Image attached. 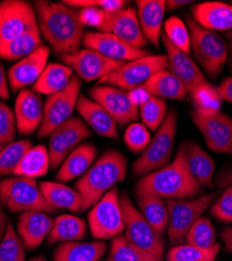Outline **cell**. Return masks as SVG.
I'll use <instances>...</instances> for the list:
<instances>
[{
	"label": "cell",
	"mask_w": 232,
	"mask_h": 261,
	"mask_svg": "<svg viewBox=\"0 0 232 261\" xmlns=\"http://www.w3.org/2000/svg\"><path fill=\"white\" fill-rule=\"evenodd\" d=\"M34 4L40 33L53 50L59 57L80 50L85 25L80 18L79 10L47 0H38Z\"/></svg>",
	"instance_id": "obj_1"
},
{
	"label": "cell",
	"mask_w": 232,
	"mask_h": 261,
	"mask_svg": "<svg viewBox=\"0 0 232 261\" xmlns=\"http://www.w3.org/2000/svg\"><path fill=\"white\" fill-rule=\"evenodd\" d=\"M126 171L128 162L120 151L110 149L102 154L75 183V190L82 197V212L92 208L118 182H122Z\"/></svg>",
	"instance_id": "obj_2"
},
{
	"label": "cell",
	"mask_w": 232,
	"mask_h": 261,
	"mask_svg": "<svg viewBox=\"0 0 232 261\" xmlns=\"http://www.w3.org/2000/svg\"><path fill=\"white\" fill-rule=\"evenodd\" d=\"M135 188L149 190L166 200L193 199L202 190L188 169L182 146L171 164L143 176Z\"/></svg>",
	"instance_id": "obj_3"
},
{
	"label": "cell",
	"mask_w": 232,
	"mask_h": 261,
	"mask_svg": "<svg viewBox=\"0 0 232 261\" xmlns=\"http://www.w3.org/2000/svg\"><path fill=\"white\" fill-rule=\"evenodd\" d=\"M186 22L191 35V49L196 60L210 77H218L228 57L225 40L216 32L199 25L191 17H186Z\"/></svg>",
	"instance_id": "obj_4"
},
{
	"label": "cell",
	"mask_w": 232,
	"mask_h": 261,
	"mask_svg": "<svg viewBox=\"0 0 232 261\" xmlns=\"http://www.w3.org/2000/svg\"><path fill=\"white\" fill-rule=\"evenodd\" d=\"M176 133L177 115L172 110L166 114L157 133L133 164L132 170L135 177L145 176L168 165L173 154Z\"/></svg>",
	"instance_id": "obj_5"
},
{
	"label": "cell",
	"mask_w": 232,
	"mask_h": 261,
	"mask_svg": "<svg viewBox=\"0 0 232 261\" xmlns=\"http://www.w3.org/2000/svg\"><path fill=\"white\" fill-rule=\"evenodd\" d=\"M0 204L13 213L58 210L45 200L36 179L17 176L0 180Z\"/></svg>",
	"instance_id": "obj_6"
},
{
	"label": "cell",
	"mask_w": 232,
	"mask_h": 261,
	"mask_svg": "<svg viewBox=\"0 0 232 261\" xmlns=\"http://www.w3.org/2000/svg\"><path fill=\"white\" fill-rule=\"evenodd\" d=\"M119 202L124 225V236L134 246L158 259L163 260L165 241L163 235L145 221L139 210L133 205L126 191L119 195Z\"/></svg>",
	"instance_id": "obj_7"
},
{
	"label": "cell",
	"mask_w": 232,
	"mask_h": 261,
	"mask_svg": "<svg viewBox=\"0 0 232 261\" xmlns=\"http://www.w3.org/2000/svg\"><path fill=\"white\" fill-rule=\"evenodd\" d=\"M216 192L187 200H166L168 211L167 237L172 247L182 245L187 232L217 200Z\"/></svg>",
	"instance_id": "obj_8"
},
{
	"label": "cell",
	"mask_w": 232,
	"mask_h": 261,
	"mask_svg": "<svg viewBox=\"0 0 232 261\" xmlns=\"http://www.w3.org/2000/svg\"><path fill=\"white\" fill-rule=\"evenodd\" d=\"M168 69L165 55H147L132 62L124 63L111 74L99 80V85H110L123 91H130L143 85L154 74Z\"/></svg>",
	"instance_id": "obj_9"
},
{
	"label": "cell",
	"mask_w": 232,
	"mask_h": 261,
	"mask_svg": "<svg viewBox=\"0 0 232 261\" xmlns=\"http://www.w3.org/2000/svg\"><path fill=\"white\" fill-rule=\"evenodd\" d=\"M91 235L96 239H109L124 230L117 187H113L91 208L88 214Z\"/></svg>",
	"instance_id": "obj_10"
},
{
	"label": "cell",
	"mask_w": 232,
	"mask_h": 261,
	"mask_svg": "<svg viewBox=\"0 0 232 261\" xmlns=\"http://www.w3.org/2000/svg\"><path fill=\"white\" fill-rule=\"evenodd\" d=\"M82 80L74 75L64 90L51 94L44 103V116L38 129V137L44 138L71 117L80 96Z\"/></svg>",
	"instance_id": "obj_11"
},
{
	"label": "cell",
	"mask_w": 232,
	"mask_h": 261,
	"mask_svg": "<svg viewBox=\"0 0 232 261\" xmlns=\"http://www.w3.org/2000/svg\"><path fill=\"white\" fill-rule=\"evenodd\" d=\"M90 136L86 122L79 117H70L56 127L49 135L48 154L50 168L57 169L71 151Z\"/></svg>",
	"instance_id": "obj_12"
},
{
	"label": "cell",
	"mask_w": 232,
	"mask_h": 261,
	"mask_svg": "<svg viewBox=\"0 0 232 261\" xmlns=\"http://www.w3.org/2000/svg\"><path fill=\"white\" fill-rule=\"evenodd\" d=\"M38 27L35 8L23 0L0 3V45Z\"/></svg>",
	"instance_id": "obj_13"
},
{
	"label": "cell",
	"mask_w": 232,
	"mask_h": 261,
	"mask_svg": "<svg viewBox=\"0 0 232 261\" xmlns=\"http://www.w3.org/2000/svg\"><path fill=\"white\" fill-rule=\"evenodd\" d=\"M60 59L66 66L75 71L81 80L86 82L99 81L118 70L124 64L108 59L89 48H81L73 54L60 56Z\"/></svg>",
	"instance_id": "obj_14"
},
{
	"label": "cell",
	"mask_w": 232,
	"mask_h": 261,
	"mask_svg": "<svg viewBox=\"0 0 232 261\" xmlns=\"http://www.w3.org/2000/svg\"><path fill=\"white\" fill-rule=\"evenodd\" d=\"M91 99L98 102L116 123L123 126L139 116V109L130 100L128 93L110 85H98L90 90Z\"/></svg>",
	"instance_id": "obj_15"
},
{
	"label": "cell",
	"mask_w": 232,
	"mask_h": 261,
	"mask_svg": "<svg viewBox=\"0 0 232 261\" xmlns=\"http://www.w3.org/2000/svg\"><path fill=\"white\" fill-rule=\"evenodd\" d=\"M192 119L210 149L220 154H232V118L223 112L204 117L194 111Z\"/></svg>",
	"instance_id": "obj_16"
},
{
	"label": "cell",
	"mask_w": 232,
	"mask_h": 261,
	"mask_svg": "<svg viewBox=\"0 0 232 261\" xmlns=\"http://www.w3.org/2000/svg\"><path fill=\"white\" fill-rule=\"evenodd\" d=\"M83 45L108 59L118 62H132L149 55L145 49L133 47L108 33L88 32L84 35Z\"/></svg>",
	"instance_id": "obj_17"
},
{
	"label": "cell",
	"mask_w": 232,
	"mask_h": 261,
	"mask_svg": "<svg viewBox=\"0 0 232 261\" xmlns=\"http://www.w3.org/2000/svg\"><path fill=\"white\" fill-rule=\"evenodd\" d=\"M100 33L112 34L133 47L143 49L147 40L142 34L137 17V11L133 8L121 9L114 13H107Z\"/></svg>",
	"instance_id": "obj_18"
},
{
	"label": "cell",
	"mask_w": 232,
	"mask_h": 261,
	"mask_svg": "<svg viewBox=\"0 0 232 261\" xmlns=\"http://www.w3.org/2000/svg\"><path fill=\"white\" fill-rule=\"evenodd\" d=\"M48 57V46L41 45L32 55L13 65L8 72L11 90L16 93L34 85L46 67Z\"/></svg>",
	"instance_id": "obj_19"
},
{
	"label": "cell",
	"mask_w": 232,
	"mask_h": 261,
	"mask_svg": "<svg viewBox=\"0 0 232 261\" xmlns=\"http://www.w3.org/2000/svg\"><path fill=\"white\" fill-rule=\"evenodd\" d=\"M14 113L18 132L21 135L34 133L43 121L44 103L42 96L29 88L19 91Z\"/></svg>",
	"instance_id": "obj_20"
},
{
	"label": "cell",
	"mask_w": 232,
	"mask_h": 261,
	"mask_svg": "<svg viewBox=\"0 0 232 261\" xmlns=\"http://www.w3.org/2000/svg\"><path fill=\"white\" fill-rule=\"evenodd\" d=\"M161 37L168 60V70L185 85L188 93H192L201 84L208 82L189 55L174 46L165 35Z\"/></svg>",
	"instance_id": "obj_21"
},
{
	"label": "cell",
	"mask_w": 232,
	"mask_h": 261,
	"mask_svg": "<svg viewBox=\"0 0 232 261\" xmlns=\"http://www.w3.org/2000/svg\"><path fill=\"white\" fill-rule=\"evenodd\" d=\"M54 226V220L42 211H28L20 214L17 231L29 250L37 249L47 238Z\"/></svg>",
	"instance_id": "obj_22"
},
{
	"label": "cell",
	"mask_w": 232,
	"mask_h": 261,
	"mask_svg": "<svg viewBox=\"0 0 232 261\" xmlns=\"http://www.w3.org/2000/svg\"><path fill=\"white\" fill-rule=\"evenodd\" d=\"M75 108L84 121L98 135L110 139H118L115 120L98 102L85 95H80Z\"/></svg>",
	"instance_id": "obj_23"
},
{
	"label": "cell",
	"mask_w": 232,
	"mask_h": 261,
	"mask_svg": "<svg viewBox=\"0 0 232 261\" xmlns=\"http://www.w3.org/2000/svg\"><path fill=\"white\" fill-rule=\"evenodd\" d=\"M137 17L143 36L156 47L160 45L161 29L165 13L163 0H137Z\"/></svg>",
	"instance_id": "obj_24"
},
{
	"label": "cell",
	"mask_w": 232,
	"mask_h": 261,
	"mask_svg": "<svg viewBox=\"0 0 232 261\" xmlns=\"http://www.w3.org/2000/svg\"><path fill=\"white\" fill-rule=\"evenodd\" d=\"M196 22L210 31L232 30V6L220 2L202 3L193 8Z\"/></svg>",
	"instance_id": "obj_25"
},
{
	"label": "cell",
	"mask_w": 232,
	"mask_h": 261,
	"mask_svg": "<svg viewBox=\"0 0 232 261\" xmlns=\"http://www.w3.org/2000/svg\"><path fill=\"white\" fill-rule=\"evenodd\" d=\"M181 146L184 150L188 169L195 180L201 187H213V178L216 168L213 158L195 141H187Z\"/></svg>",
	"instance_id": "obj_26"
},
{
	"label": "cell",
	"mask_w": 232,
	"mask_h": 261,
	"mask_svg": "<svg viewBox=\"0 0 232 261\" xmlns=\"http://www.w3.org/2000/svg\"><path fill=\"white\" fill-rule=\"evenodd\" d=\"M96 154L97 148L92 143L80 144L61 164L56 179L66 183L84 175L91 167Z\"/></svg>",
	"instance_id": "obj_27"
},
{
	"label": "cell",
	"mask_w": 232,
	"mask_h": 261,
	"mask_svg": "<svg viewBox=\"0 0 232 261\" xmlns=\"http://www.w3.org/2000/svg\"><path fill=\"white\" fill-rule=\"evenodd\" d=\"M139 212L159 234L163 235L167 229L168 211L165 202L155 193L135 188Z\"/></svg>",
	"instance_id": "obj_28"
},
{
	"label": "cell",
	"mask_w": 232,
	"mask_h": 261,
	"mask_svg": "<svg viewBox=\"0 0 232 261\" xmlns=\"http://www.w3.org/2000/svg\"><path fill=\"white\" fill-rule=\"evenodd\" d=\"M73 77V70L61 63H49L38 81L33 85V91L38 94L51 95L64 90Z\"/></svg>",
	"instance_id": "obj_29"
},
{
	"label": "cell",
	"mask_w": 232,
	"mask_h": 261,
	"mask_svg": "<svg viewBox=\"0 0 232 261\" xmlns=\"http://www.w3.org/2000/svg\"><path fill=\"white\" fill-rule=\"evenodd\" d=\"M107 252L104 242L63 243L54 252V261H100Z\"/></svg>",
	"instance_id": "obj_30"
},
{
	"label": "cell",
	"mask_w": 232,
	"mask_h": 261,
	"mask_svg": "<svg viewBox=\"0 0 232 261\" xmlns=\"http://www.w3.org/2000/svg\"><path fill=\"white\" fill-rule=\"evenodd\" d=\"M39 187L45 200L56 209H68L71 212H82L81 194L62 183L40 182Z\"/></svg>",
	"instance_id": "obj_31"
},
{
	"label": "cell",
	"mask_w": 232,
	"mask_h": 261,
	"mask_svg": "<svg viewBox=\"0 0 232 261\" xmlns=\"http://www.w3.org/2000/svg\"><path fill=\"white\" fill-rule=\"evenodd\" d=\"M142 86L152 96L158 98L183 99L188 93L185 85L167 69L157 72Z\"/></svg>",
	"instance_id": "obj_32"
},
{
	"label": "cell",
	"mask_w": 232,
	"mask_h": 261,
	"mask_svg": "<svg viewBox=\"0 0 232 261\" xmlns=\"http://www.w3.org/2000/svg\"><path fill=\"white\" fill-rule=\"evenodd\" d=\"M85 221L70 214H62L54 221V226L47 236V244L78 242L86 236Z\"/></svg>",
	"instance_id": "obj_33"
},
{
	"label": "cell",
	"mask_w": 232,
	"mask_h": 261,
	"mask_svg": "<svg viewBox=\"0 0 232 261\" xmlns=\"http://www.w3.org/2000/svg\"><path fill=\"white\" fill-rule=\"evenodd\" d=\"M41 45V33L39 28H36L0 45V59L20 61L32 55Z\"/></svg>",
	"instance_id": "obj_34"
},
{
	"label": "cell",
	"mask_w": 232,
	"mask_h": 261,
	"mask_svg": "<svg viewBox=\"0 0 232 261\" xmlns=\"http://www.w3.org/2000/svg\"><path fill=\"white\" fill-rule=\"evenodd\" d=\"M49 167L48 148L44 145H36L33 146L21 160L14 171V175L17 177L36 179L45 176Z\"/></svg>",
	"instance_id": "obj_35"
},
{
	"label": "cell",
	"mask_w": 232,
	"mask_h": 261,
	"mask_svg": "<svg viewBox=\"0 0 232 261\" xmlns=\"http://www.w3.org/2000/svg\"><path fill=\"white\" fill-rule=\"evenodd\" d=\"M195 112L201 116L209 117L221 112L222 98L216 87L208 82L201 84L191 93Z\"/></svg>",
	"instance_id": "obj_36"
},
{
	"label": "cell",
	"mask_w": 232,
	"mask_h": 261,
	"mask_svg": "<svg viewBox=\"0 0 232 261\" xmlns=\"http://www.w3.org/2000/svg\"><path fill=\"white\" fill-rule=\"evenodd\" d=\"M108 261H163L131 244L124 235L112 238Z\"/></svg>",
	"instance_id": "obj_37"
},
{
	"label": "cell",
	"mask_w": 232,
	"mask_h": 261,
	"mask_svg": "<svg viewBox=\"0 0 232 261\" xmlns=\"http://www.w3.org/2000/svg\"><path fill=\"white\" fill-rule=\"evenodd\" d=\"M220 250V244L208 249L182 244L171 248L166 253V261H216Z\"/></svg>",
	"instance_id": "obj_38"
},
{
	"label": "cell",
	"mask_w": 232,
	"mask_h": 261,
	"mask_svg": "<svg viewBox=\"0 0 232 261\" xmlns=\"http://www.w3.org/2000/svg\"><path fill=\"white\" fill-rule=\"evenodd\" d=\"M33 147L30 140L23 139L13 141L0 149V177L14 173L15 169Z\"/></svg>",
	"instance_id": "obj_39"
},
{
	"label": "cell",
	"mask_w": 232,
	"mask_h": 261,
	"mask_svg": "<svg viewBox=\"0 0 232 261\" xmlns=\"http://www.w3.org/2000/svg\"><path fill=\"white\" fill-rule=\"evenodd\" d=\"M216 237V230L212 222L207 217L201 216L187 232L185 242L187 245L208 249L217 244Z\"/></svg>",
	"instance_id": "obj_40"
},
{
	"label": "cell",
	"mask_w": 232,
	"mask_h": 261,
	"mask_svg": "<svg viewBox=\"0 0 232 261\" xmlns=\"http://www.w3.org/2000/svg\"><path fill=\"white\" fill-rule=\"evenodd\" d=\"M163 27L164 35L174 46L186 55L191 54V35L187 27L179 17L173 16L168 18Z\"/></svg>",
	"instance_id": "obj_41"
},
{
	"label": "cell",
	"mask_w": 232,
	"mask_h": 261,
	"mask_svg": "<svg viewBox=\"0 0 232 261\" xmlns=\"http://www.w3.org/2000/svg\"><path fill=\"white\" fill-rule=\"evenodd\" d=\"M0 261H25L24 244L12 224L0 242Z\"/></svg>",
	"instance_id": "obj_42"
},
{
	"label": "cell",
	"mask_w": 232,
	"mask_h": 261,
	"mask_svg": "<svg viewBox=\"0 0 232 261\" xmlns=\"http://www.w3.org/2000/svg\"><path fill=\"white\" fill-rule=\"evenodd\" d=\"M167 107L162 98L152 96L144 105L139 108V114L143 124L152 130L160 127L166 117Z\"/></svg>",
	"instance_id": "obj_43"
},
{
	"label": "cell",
	"mask_w": 232,
	"mask_h": 261,
	"mask_svg": "<svg viewBox=\"0 0 232 261\" xmlns=\"http://www.w3.org/2000/svg\"><path fill=\"white\" fill-rule=\"evenodd\" d=\"M123 140L126 147L133 153H142L151 141V135L143 123L133 122L126 127Z\"/></svg>",
	"instance_id": "obj_44"
},
{
	"label": "cell",
	"mask_w": 232,
	"mask_h": 261,
	"mask_svg": "<svg viewBox=\"0 0 232 261\" xmlns=\"http://www.w3.org/2000/svg\"><path fill=\"white\" fill-rule=\"evenodd\" d=\"M17 129L15 113L6 102L0 101V146L13 142Z\"/></svg>",
	"instance_id": "obj_45"
},
{
	"label": "cell",
	"mask_w": 232,
	"mask_h": 261,
	"mask_svg": "<svg viewBox=\"0 0 232 261\" xmlns=\"http://www.w3.org/2000/svg\"><path fill=\"white\" fill-rule=\"evenodd\" d=\"M210 213L216 220L232 224V185L225 189V191L210 206Z\"/></svg>",
	"instance_id": "obj_46"
},
{
	"label": "cell",
	"mask_w": 232,
	"mask_h": 261,
	"mask_svg": "<svg viewBox=\"0 0 232 261\" xmlns=\"http://www.w3.org/2000/svg\"><path fill=\"white\" fill-rule=\"evenodd\" d=\"M63 4L73 9L95 7L109 13H114L123 9L126 3L122 0H65Z\"/></svg>",
	"instance_id": "obj_47"
},
{
	"label": "cell",
	"mask_w": 232,
	"mask_h": 261,
	"mask_svg": "<svg viewBox=\"0 0 232 261\" xmlns=\"http://www.w3.org/2000/svg\"><path fill=\"white\" fill-rule=\"evenodd\" d=\"M79 13L84 25L97 29L98 31H100L105 23V20H106V16L108 12L104 11L99 8L90 7V8H84L79 10Z\"/></svg>",
	"instance_id": "obj_48"
},
{
	"label": "cell",
	"mask_w": 232,
	"mask_h": 261,
	"mask_svg": "<svg viewBox=\"0 0 232 261\" xmlns=\"http://www.w3.org/2000/svg\"><path fill=\"white\" fill-rule=\"evenodd\" d=\"M128 96L130 98V100L132 101V103L137 107L138 109L144 105L147 100L152 98V95L149 93L144 87L141 85L139 87H136V88L130 90L128 92Z\"/></svg>",
	"instance_id": "obj_49"
},
{
	"label": "cell",
	"mask_w": 232,
	"mask_h": 261,
	"mask_svg": "<svg viewBox=\"0 0 232 261\" xmlns=\"http://www.w3.org/2000/svg\"><path fill=\"white\" fill-rule=\"evenodd\" d=\"M217 90L223 100L232 103V76L224 80L217 87Z\"/></svg>",
	"instance_id": "obj_50"
},
{
	"label": "cell",
	"mask_w": 232,
	"mask_h": 261,
	"mask_svg": "<svg viewBox=\"0 0 232 261\" xmlns=\"http://www.w3.org/2000/svg\"><path fill=\"white\" fill-rule=\"evenodd\" d=\"M10 91L4 65L0 63V99H9Z\"/></svg>",
	"instance_id": "obj_51"
},
{
	"label": "cell",
	"mask_w": 232,
	"mask_h": 261,
	"mask_svg": "<svg viewBox=\"0 0 232 261\" xmlns=\"http://www.w3.org/2000/svg\"><path fill=\"white\" fill-rule=\"evenodd\" d=\"M221 238L226 252L232 255V227L224 228L221 231Z\"/></svg>",
	"instance_id": "obj_52"
},
{
	"label": "cell",
	"mask_w": 232,
	"mask_h": 261,
	"mask_svg": "<svg viewBox=\"0 0 232 261\" xmlns=\"http://www.w3.org/2000/svg\"><path fill=\"white\" fill-rule=\"evenodd\" d=\"M9 219L4 210V206L0 204V242L3 241V238L7 232V229L9 227Z\"/></svg>",
	"instance_id": "obj_53"
},
{
	"label": "cell",
	"mask_w": 232,
	"mask_h": 261,
	"mask_svg": "<svg viewBox=\"0 0 232 261\" xmlns=\"http://www.w3.org/2000/svg\"><path fill=\"white\" fill-rule=\"evenodd\" d=\"M192 3L193 2H189V0H168V2H165V10L174 11L178 8H182Z\"/></svg>",
	"instance_id": "obj_54"
},
{
	"label": "cell",
	"mask_w": 232,
	"mask_h": 261,
	"mask_svg": "<svg viewBox=\"0 0 232 261\" xmlns=\"http://www.w3.org/2000/svg\"><path fill=\"white\" fill-rule=\"evenodd\" d=\"M229 45H230V57L232 61V34L229 35Z\"/></svg>",
	"instance_id": "obj_55"
},
{
	"label": "cell",
	"mask_w": 232,
	"mask_h": 261,
	"mask_svg": "<svg viewBox=\"0 0 232 261\" xmlns=\"http://www.w3.org/2000/svg\"><path fill=\"white\" fill-rule=\"evenodd\" d=\"M31 261H46V259L43 256H38V257L33 258Z\"/></svg>",
	"instance_id": "obj_56"
},
{
	"label": "cell",
	"mask_w": 232,
	"mask_h": 261,
	"mask_svg": "<svg viewBox=\"0 0 232 261\" xmlns=\"http://www.w3.org/2000/svg\"><path fill=\"white\" fill-rule=\"evenodd\" d=\"M2 147H3V146H0V149H2Z\"/></svg>",
	"instance_id": "obj_57"
},
{
	"label": "cell",
	"mask_w": 232,
	"mask_h": 261,
	"mask_svg": "<svg viewBox=\"0 0 232 261\" xmlns=\"http://www.w3.org/2000/svg\"><path fill=\"white\" fill-rule=\"evenodd\" d=\"M100 261H101V260H100Z\"/></svg>",
	"instance_id": "obj_58"
}]
</instances>
